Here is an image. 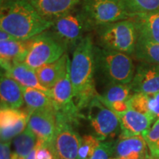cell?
Masks as SVG:
<instances>
[{
    "label": "cell",
    "mask_w": 159,
    "mask_h": 159,
    "mask_svg": "<svg viewBox=\"0 0 159 159\" xmlns=\"http://www.w3.org/2000/svg\"><path fill=\"white\" fill-rule=\"evenodd\" d=\"M144 159H157V158H155V157H153V156H151V155L148 154L146 156V157H145V158H144Z\"/></svg>",
    "instance_id": "36"
},
{
    "label": "cell",
    "mask_w": 159,
    "mask_h": 159,
    "mask_svg": "<svg viewBox=\"0 0 159 159\" xmlns=\"http://www.w3.org/2000/svg\"><path fill=\"white\" fill-rule=\"evenodd\" d=\"M118 115L121 125L119 137L139 136L150 128L155 119L151 115L142 114L132 109H129Z\"/></svg>",
    "instance_id": "13"
},
{
    "label": "cell",
    "mask_w": 159,
    "mask_h": 159,
    "mask_svg": "<svg viewBox=\"0 0 159 159\" xmlns=\"http://www.w3.org/2000/svg\"><path fill=\"white\" fill-rule=\"evenodd\" d=\"M35 152H36V151H35V148L33 149V151L30 153L27 159H36V157H35Z\"/></svg>",
    "instance_id": "35"
},
{
    "label": "cell",
    "mask_w": 159,
    "mask_h": 159,
    "mask_svg": "<svg viewBox=\"0 0 159 159\" xmlns=\"http://www.w3.org/2000/svg\"><path fill=\"white\" fill-rule=\"evenodd\" d=\"M35 151L36 159H57L53 142H42L37 141Z\"/></svg>",
    "instance_id": "29"
},
{
    "label": "cell",
    "mask_w": 159,
    "mask_h": 159,
    "mask_svg": "<svg viewBox=\"0 0 159 159\" xmlns=\"http://www.w3.org/2000/svg\"><path fill=\"white\" fill-rule=\"evenodd\" d=\"M36 142L35 135L27 127L22 133L13 139L14 151L12 152L11 159H27L35 148Z\"/></svg>",
    "instance_id": "22"
},
{
    "label": "cell",
    "mask_w": 159,
    "mask_h": 159,
    "mask_svg": "<svg viewBox=\"0 0 159 159\" xmlns=\"http://www.w3.org/2000/svg\"><path fill=\"white\" fill-rule=\"evenodd\" d=\"M71 61L65 53L55 62L42 66L35 69L41 84L47 89H51L64 76L70 67Z\"/></svg>",
    "instance_id": "16"
},
{
    "label": "cell",
    "mask_w": 159,
    "mask_h": 159,
    "mask_svg": "<svg viewBox=\"0 0 159 159\" xmlns=\"http://www.w3.org/2000/svg\"><path fill=\"white\" fill-rule=\"evenodd\" d=\"M0 98L1 108L19 109L25 103L23 86L5 73H2Z\"/></svg>",
    "instance_id": "17"
},
{
    "label": "cell",
    "mask_w": 159,
    "mask_h": 159,
    "mask_svg": "<svg viewBox=\"0 0 159 159\" xmlns=\"http://www.w3.org/2000/svg\"><path fill=\"white\" fill-rule=\"evenodd\" d=\"M148 154L142 155V154H134L129 156L125 158H120V159H144L145 157Z\"/></svg>",
    "instance_id": "34"
},
{
    "label": "cell",
    "mask_w": 159,
    "mask_h": 159,
    "mask_svg": "<svg viewBox=\"0 0 159 159\" xmlns=\"http://www.w3.org/2000/svg\"><path fill=\"white\" fill-rule=\"evenodd\" d=\"M94 55L96 71L109 83L129 84L132 82L136 69L130 55L94 46Z\"/></svg>",
    "instance_id": "3"
},
{
    "label": "cell",
    "mask_w": 159,
    "mask_h": 159,
    "mask_svg": "<svg viewBox=\"0 0 159 159\" xmlns=\"http://www.w3.org/2000/svg\"><path fill=\"white\" fill-rule=\"evenodd\" d=\"M28 53L23 63L34 69L56 61L67 49L47 30L28 40Z\"/></svg>",
    "instance_id": "6"
},
{
    "label": "cell",
    "mask_w": 159,
    "mask_h": 159,
    "mask_svg": "<svg viewBox=\"0 0 159 159\" xmlns=\"http://www.w3.org/2000/svg\"><path fill=\"white\" fill-rule=\"evenodd\" d=\"M148 96L150 114L156 120L159 119V92Z\"/></svg>",
    "instance_id": "31"
},
{
    "label": "cell",
    "mask_w": 159,
    "mask_h": 159,
    "mask_svg": "<svg viewBox=\"0 0 159 159\" xmlns=\"http://www.w3.org/2000/svg\"><path fill=\"white\" fill-rule=\"evenodd\" d=\"M11 142H1L0 144V159H11Z\"/></svg>",
    "instance_id": "32"
},
{
    "label": "cell",
    "mask_w": 159,
    "mask_h": 159,
    "mask_svg": "<svg viewBox=\"0 0 159 159\" xmlns=\"http://www.w3.org/2000/svg\"><path fill=\"white\" fill-rule=\"evenodd\" d=\"M134 55L140 62L159 65V43L139 35Z\"/></svg>",
    "instance_id": "23"
},
{
    "label": "cell",
    "mask_w": 159,
    "mask_h": 159,
    "mask_svg": "<svg viewBox=\"0 0 159 159\" xmlns=\"http://www.w3.org/2000/svg\"><path fill=\"white\" fill-rule=\"evenodd\" d=\"M111 159H120V158H114V157H112Z\"/></svg>",
    "instance_id": "37"
},
{
    "label": "cell",
    "mask_w": 159,
    "mask_h": 159,
    "mask_svg": "<svg viewBox=\"0 0 159 159\" xmlns=\"http://www.w3.org/2000/svg\"><path fill=\"white\" fill-rule=\"evenodd\" d=\"M102 142L92 135H85L81 139L78 159H91Z\"/></svg>",
    "instance_id": "27"
},
{
    "label": "cell",
    "mask_w": 159,
    "mask_h": 159,
    "mask_svg": "<svg viewBox=\"0 0 159 159\" xmlns=\"http://www.w3.org/2000/svg\"><path fill=\"white\" fill-rule=\"evenodd\" d=\"M24 99L27 108L33 112L37 110L55 109L52 100L44 91L37 89L23 87Z\"/></svg>",
    "instance_id": "21"
},
{
    "label": "cell",
    "mask_w": 159,
    "mask_h": 159,
    "mask_svg": "<svg viewBox=\"0 0 159 159\" xmlns=\"http://www.w3.org/2000/svg\"><path fill=\"white\" fill-rule=\"evenodd\" d=\"M114 142H102L91 159H111L114 152Z\"/></svg>",
    "instance_id": "30"
},
{
    "label": "cell",
    "mask_w": 159,
    "mask_h": 159,
    "mask_svg": "<svg viewBox=\"0 0 159 159\" xmlns=\"http://www.w3.org/2000/svg\"><path fill=\"white\" fill-rule=\"evenodd\" d=\"M100 47L132 55L136 49L139 33L134 19H128L99 27Z\"/></svg>",
    "instance_id": "4"
},
{
    "label": "cell",
    "mask_w": 159,
    "mask_h": 159,
    "mask_svg": "<svg viewBox=\"0 0 159 159\" xmlns=\"http://www.w3.org/2000/svg\"><path fill=\"white\" fill-rule=\"evenodd\" d=\"M145 142L150 150V155L155 158H159V119L150 128L142 134Z\"/></svg>",
    "instance_id": "26"
},
{
    "label": "cell",
    "mask_w": 159,
    "mask_h": 159,
    "mask_svg": "<svg viewBox=\"0 0 159 159\" xmlns=\"http://www.w3.org/2000/svg\"><path fill=\"white\" fill-rule=\"evenodd\" d=\"M157 159H159V158H157Z\"/></svg>",
    "instance_id": "38"
},
{
    "label": "cell",
    "mask_w": 159,
    "mask_h": 159,
    "mask_svg": "<svg viewBox=\"0 0 159 159\" xmlns=\"http://www.w3.org/2000/svg\"><path fill=\"white\" fill-rule=\"evenodd\" d=\"M95 71L94 45L91 36L87 35L75 47L70 63L74 102L80 111L86 108L98 94L95 89Z\"/></svg>",
    "instance_id": "2"
},
{
    "label": "cell",
    "mask_w": 159,
    "mask_h": 159,
    "mask_svg": "<svg viewBox=\"0 0 159 159\" xmlns=\"http://www.w3.org/2000/svg\"><path fill=\"white\" fill-rule=\"evenodd\" d=\"M129 105H130V109L142 114L151 115L148 95L140 94V93H134L129 99Z\"/></svg>",
    "instance_id": "28"
},
{
    "label": "cell",
    "mask_w": 159,
    "mask_h": 159,
    "mask_svg": "<svg viewBox=\"0 0 159 159\" xmlns=\"http://www.w3.org/2000/svg\"><path fill=\"white\" fill-rule=\"evenodd\" d=\"M52 25L39 14L30 0H0V28L22 41L39 35Z\"/></svg>",
    "instance_id": "1"
},
{
    "label": "cell",
    "mask_w": 159,
    "mask_h": 159,
    "mask_svg": "<svg viewBox=\"0 0 159 159\" xmlns=\"http://www.w3.org/2000/svg\"><path fill=\"white\" fill-rule=\"evenodd\" d=\"M27 128L35 135L37 141L53 142L57 128L56 111L45 109L33 111L30 116Z\"/></svg>",
    "instance_id": "11"
},
{
    "label": "cell",
    "mask_w": 159,
    "mask_h": 159,
    "mask_svg": "<svg viewBox=\"0 0 159 159\" xmlns=\"http://www.w3.org/2000/svg\"><path fill=\"white\" fill-rule=\"evenodd\" d=\"M80 11L89 30L134 17L121 0H83Z\"/></svg>",
    "instance_id": "5"
},
{
    "label": "cell",
    "mask_w": 159,
    "mask_h": 159,
    "mask_svg": "<svg viewBox=\"0 0 159 159\" xmlns=\"http://www.w3.org/2000/svg\"><path fill=\"white\" fill-rule=\"evenodd\" d=\"M15 39L7 32L0 30V41H7V40H11Z\"/></svg>",
    "instance_id": "33"
},
{
    "label": "cell",
    "mask_w": 159,
    "mask_h": 159,
    "mask_svg": "<svg viewBox=\"0 0 159 159\" xmlns=\"http://www.w3.org/2000/svg\"><path fill=\"white\" fill-rule=\"evenodd\" d=\"M88 118L94 136L100 142L121 134L120 120L116 113L107 106L97 94L89 105Z\"/></svg>",
    "instance_id": "7"
},
{
    "label": "cell",
    "mask_w": 159,
    "mask_h": 159,
    "mask_svg": "<svg viewBox=\"0 0 159 159\" xmlns=\"http://www.w3.org/2000/svg\"><path fill=\"white\" fill-rule=\"evenodd\" d=\"M50 33L66 48L76 47L89 30L80 11H73L52 21Z\"/></svg>",
    "instance_id": "8"
},
{
    "label": "cell",
    "mask_w": 159,
    "mask_h": 159,
    "mask_svg": "<svg viewBox=\"0 0 159 159\" xmlns=\"http://www.w3.org/2000/svg\"><path fill=\"white\" fill-rule=\"evenodd\" d=\"M148 145L142 135L122 138L114 142L113 157L125 158L134 154H148Z\"/></svg>",
    "instance_id": "19"
},
{
    "label": "cell",
    "mask_w": 159,
    "mask_h": 159,
    "mask_svg": "<svg viewBox=\"0 0 159 159\" xmlns=\"http://www.w3.org/2000/svg\"><path fill=\"white\" fill-rule=\"evenodd\" d=\"M133 19L136 22L139 35L159 43V11L136 14Z\"/></svg>",
    "instance_id": "20"
},
{
    "label": "cell",
    "mask_w": 159,
    "mask_h": 159,
    "mask_svg": "<svg viewBox=\"0 0 159 159\" xmlns=\"http://www.w3.org/2000/svg\"><path fill=\"white\" fill-rule=\"evenodd\" d=\"M129 13L132 15L159 11V0H121Z\"/></svg>",
    "instance_id": "25"
},
{
    "label": "cell",
    "mask_w": 159,
    "mask_h": 159,
    "mask_svg": "<svg viewBox=\"0 0 159 159\" xmlns=\"http://www.w3.org/2000/svg\"><path fill=\"white\" fill-rule=\"evenodd\" d=\"M57 128L53 144L57 159H78L82 137L73 128V123L61 115L57 114Z\"/></svg>",
    "instance_id": "9"
},
{
    "label": "cell",
    "mask_w": 159,
    "mask_h": 159,
    "mask_svg": "<svg viewBox=\"0 0 159 159\" xmlns=\"http://www.w3.org/2000/svg\"><path fill=\"white\" fill-rule=\"evenodd\" d=\"M29 50V42L17 39L0 41V62L4 70H7L13 63H22Z\"/></svg>",
    "instance_id": "14"
},
{
    "label": "cell",
    "mask_w": 159,
    "mask_h": 159,
    "mask_svg": "<svg viewBox=\"0 0 159 159\" xmlns=\"http://www.w3.org/2000/svg\"><path fill=\"white\" fill-rule=\"evenodd\" d=\"M130 85L134 93L152 95L159 92V65L140 62Z\"/></svg>",
    "instance_id": "12"
},
{
    "label": "cell",
    "mask_w": 159,
    "mask_h": 159,
    "mask_svg": "<svg viewBox=\"0 0 159 159\" xmlns=\"http://www.w3.org/2000/svg\"><path fill=\"white\" fill-rule=\"evenodd\" d=\"M133 92L130 83L129 84H119V83H109L100 98L107 106L118 102L128 101L132 96Z\"/></svg>",
    "instance_id": "24"
},
{
    "label": "cell",
    "mask_w": 159,
    "mask_h": 159,
    "mask_svg": "<svg viewBox=\"0 0 159 159\" xmlns=\"http://www.w3.org/2000/svg\"><path fill=\"white\" fill-rule=\"evenodd\" d=\"M7 76L17 81L23 87L37 89L49 94V90L40 83L35 69L22 63H15L5 72Z\"/></svg>",
    "instance_id": "18"
},
{
    "label": "cell",
    "mask_w": 159,
    "mask_h": 159,
    "mask_svg": "<svg viewBox=\"0 0 159 159\" xmlns=\"http://www.w3.org/2000/svg\"><path fill=\"white\" fill-rule=\"evenodd\" d=\"M31 111L1 108L0 111V137L1 142H11V139L22 133L27 127Z\"/></svg>",
    "instance_id": "10"
},
{
    "label": "cell",
    "mask_w": 159,
    "mask_h": 159,
    "mask_svg": "<svg viewBox=\"0 0 159 159\" xmlns=\"http://www.w3.org/2000/svg\"><path fill=\"white\" fill-rule=\"evenodd\" d=\"M43 19L53 21L73 11L80 0H30Z\"/></svg>",
    "instance_id": "15"
}]
</instances>
